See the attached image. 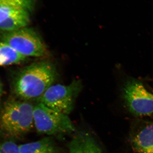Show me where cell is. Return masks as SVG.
<instances>
[{
	"mask_svg": "<svg viewBox=\"0 0 153 153\" xmlns=\"http://www.w3.org/2000/svg\"><path fill=\"white\" fill-rule=\"evenodd\" d=\"M20 153H55V147L52 140L45 137L41 140L19 145Z\"/></svg>",
	"mask_w": 153,
	"mask_h": 153,
	"instance_id": "11",
	"label": "cell"
},
{
	"mask_svg": "<svg viewBox=\"0 0 153 153\" xmlns=\"http://www.w3.org/2000/svg\"><path fill=\"white\" fill-rule=\"evenodd\" d=\"M56 77L54 65L48 62L31 64L20 71L13 83L14 93L22 100L39 99Z\"/></svg>",
	"mask_w": 153,
	"mask_h": 153,
	"instance_id": "1",
	"label": "cell"
},
{
	"mask_svg": "<svg viewBox=\"0 0 153 153\" xmlns=\"http://www.w3.org/2000/svg\"><path fill=\"white\" fill-rule=\"evenodd\" d=\"M34 126L38 132L47 135L70 134L75 127L68 116L38 102L34 106Z\"/></svg>",
	"mask_w": 153,
	"mask_h": 153,
	"instance_id": "4",
	"label": "cell"
},
{
	"mask_svg": "<svg viewBox=\"0 0 153 153\" xmlns=\"http://www.w3.org/2000/svg\"><path fill=\"white\" fill-rule=\"evenodd\" d=\"M0 39L27 57H42L47 52L46 46L40 36L33 29L27 27L13 32L2 33Z\"/></svg>",
	"mask_w": 153,
	"mask_h": 153,
	"instance_id": "5",
	"label": "cell"
},
{
	"mask_svg": "<svg viewBox=\"0 0 153 153\" xmlns=\"http://www.w3.org/2000/svg\"><path fill=\"white\" fill-rule=\"evenodd\" d=\"M26 58L9 44L0 41V66L19 64L25 61Z\"/></svg>",
	"mask_w": 153,
	"mask_h": 153,
	"instance_id": "10",
	"label": "cell"
},
{
	"mask_svg": "<svg viewBox=\"0 0 153 153\" xmlns=\"http://www.w3.org/2000/svg\"><path fill=\"white\" fill-rule=\"evenodd\" d=\"M3 94V86L1 82L0 81V109L1 108V100L2 96Z\"/></svg>",
	"mask_w": 153,
	"mask_h": 153,
	"instance_id": "13",
	"label": "cell"
},
{
	"mask_svg": "<svg viewBox=\"0 0 153 153\" xmlns=\"http://www.w3.org/2000/svg\"><path fill=\"white\" fill-rule=\"evenodd\" d=\"M130 142L137 153H153V121L137 123L132 130Z\"/></svg>",
	"mask_w": 153,
	"mask_h": 153,
	"instance_id": "7",
	"label": "cell"
},
{
	"mask_svg": "<svg viewBox=\"0 0 153 153\" xmlns=\"http://www.w3.org/2000/svg\"><path fill=\"white\" fill-rule=\"evenodd\" d=\"M68 153H102L101 149L90 135L80 133L69 145Z\"/></svg>",
	"mask_w": 153,
	"mask_h": 153,
	"instance_id": "9",
	"label": "cell"
},
{
	"mask_svg": "<svg viewBox=\"0 0 153 153\" xmlns=\"http://www.w3.org/2000/svg\"><path fill=\"white\" fill-rule=\"evenodd\" d=\"M35 0H0V24L11 17L30 18Z\"/></svg>",
	"mask_w": 153,
	"mask_h": 153,
	"instance_id": "8",
	"label": "cell"
},
{
	"mask_svg": "<svg viewBox=\"0 0 153 153\" xmlns=\"http://www.w3.org/2000/svg\"><path fill=\"white\" fill-rule=\"evenodd\" d=\"M0 153H20L19 146L11 140L0 142Z\"/></svg>",
	"mask_w": 153,
	"mask_h": 153,
	"instance_id": "12",
	"label": "cell"
},
{
	"mask_svg": "<svg viewBox=\"0 0 153 153\" xmlns=\"http://www.w3.org/2000/svg\"><path fill=\"white\" fill-rule=\"evenodd\" d=\"M122 96L130 112L138 117L153 116V92L135 78H129L122 88Z\"/></svg>",
	"mask_w": 153,
	"mask_h": 153,
	"instance_id": "3",
	"label": "cell"
},
{
	"mask_svg": "<svg viewBox=\"0 0 153 153\" xmlns=\"http://www.w3.org/2000/svg\"><path fill=\"white\" fill-rule=\"evenodd\" d=\"M80 85L78 81H74L68 85L53 84L44 92L38 101L51 109L69 114L73 109Z\"/></svg>",
	"mask_w": 153,
	"mask_h": 153,
	"instance_id": "6",
	"label": "cell"
},
{
	"mask_svg": "<svg viewBox=\"0 0 153 153\" xmlns=\"http://www.w3.org/2000/svg\"><path fill=\"white\" fill-rule=\"evenodd\" d=\"M34 106L25 100H10L0 109V133L9 138L21 137L34 127Z\"/></svg>",
	"mask_w": 153,
	"mask_h": 153,
	"instance_id": "2",
	"label": "cell"
}]
</instances>
